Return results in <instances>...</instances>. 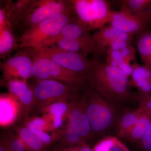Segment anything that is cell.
<instances>
[{
	"label": "cell",
	"instance_id": "6da1fadb",
	"mask_svg": "<svg viewBox=\"0 0 151 151\" xmlns=\"http://www.w3.org/2000/svg\"><path fill=\"white\" fill-rule=\"evenodd\" d=\"M91 62V69L85 75L90 88L113 102H129L135 97L130 91L129 77L120 68L102 62L96 56Z\"/></svg>",
	"mask_w": 151,
	"mask_h": 151
},
{
	"label": "cell",
	"instance_id": "7a4b0ae2",
	"mask_svg": "<svg viewBox=\"0 0 151 151\" xmlns=\"http://www.w3.org/2000/svg\"><path fill=\"white\" fill-rule=\"evenodd\" d=\"M73 9L70 1H22L15 13L14 24H17L22 25L26 30L46 19Z\"/></svg>",
	"mask_w": 151,
	"mask_h": 151
},
{
	"label": "cell",
	"instance_id": "3957f363",
	"mask_svg": "<svg viewBox=\"0 0 151 151\" xmlns=\"http://www.w3.org/2000/svg\"><path fill=\"white\" fill-rule=\"evenodd\" d=\"M86 110L93 137H98L108 132L118 121L119 117L112 101L103 98L94 89H85Z\"/></svg>",
	"mask_w": 151,
	"mask_h": 151
},
{
	"label": "cell",
	"instance_id": "277c9868",
	"mask_svg": "<svg viewBox=\"0 0 151 151\" xmlns=\"http://www.w3.org/2000/svg\"><path fill=\"white\" fill-rule=\"evenodd\" d=\"M74 9L58 14L33 25L25 31L18 40L19 47H38L56 36L68 22L77 18Z\"/></svg>",
	"mask_w": 151,
	"mask_h": 151
},
{
	"label": "cell",
	"instance_id": "5b68a950",
	"mask_svg": "<svg viewBox=\"0 0 151 151\" xmlns=\"http://www.w3.org/2000/svg\"><path fill=\"white\" fill-rule=\"evenodd\" d=\"M32 87L35 97L33 109L39 111L54 102L76 100L80 96L79 90L82 89L48 79L35 80Z\"/></svg>",
	"mask_w": 151,
	"mask_h": 151
},
{
	"label": "cell",
	"instance_id": "8992f818",
	"mask_svg": "<svg viewBox=\"0 0 151 151\" xmlns=\"http://www.w3.org/2000/svg\"><path fill=\"white\" fill-rule=\"evenodd\" d=\"M33 67L32 77L35 80L48 79L69 85L85 88V76L81 73L68 70L44 58L31 55Z\"/></svg>",
	"mask_w": 151,
	"mask_h": 151
},
{
	"label": "cell",
	"instance_id": "52a82bcc",
	"mask_svg": "<svg viewBox=\"0 0 151 151\" xmlns=\"http://www.w3.org/2000/svg\"><path fill=\"white\" fill-rule=\"evenodd\" d=\"M31 55L44 58L66 69L86 75L91 68V60L81 52L68 51L55 46L27 48Z\"/></svg>",
	"mask_w": 151,
	"mask_h": 151
},
{
	"label": "cell",
	"instance_id": "ba28073f",
	"mask_svg": "<svg viewBox=\"0 0 151 151\" xmlns=\"http://www.w3.org/2000/svg\"><path fill=\"white\" fill-rule=\"evenodd\" d=\"M78 19L89 31L100 29L108 23L111 11L105 0H69Z\"/></svg>",
	"mask_w": 151,
	"mask_h": 151
},
{
	"label": "cell",
	"instance_id": "9c48e42d",
	"mask_svg": "<svg viewBox=\"0 0 151 151\" xmlns=\"http://www.w3.org/2000/svg\"><path fill=\"white\" fill-rule=\"evenodd\" d=\"M151 16L134 13L125 8L111 11L108 24L128 34L137 35L149 28Z\"/></svg>",
	"mask_w": 151,
	"mask_h": 151
},
{
	"label": "cell",
	"instance_id": "30bf717a",
	"mask_svg": "<svg viewBox=\"0 0 151 151\" xmlns=\"http://www.w3.org/2000/svg\"><path fill=\"white\" fill-rule=\"evenodd\" d=\"M1 63L5 81L17 78L27 79L32 76V58L27 49Z\"/></svg>",
	"mask_w": 151,
	"mask_h": 151
},
{
	"label": "cell",
	"instance_id": "8fae6325",
	"mask_svg": "<svg viewBox=\"0 0 151 151\" xmlns=\"http://www.w3.org/2000/svg\"><path fill=\"white\" fill-rule=\"evenodd\" d=\"M9 94L19 103L24 112L27 113L33 110L35 97L32 86H29L27 79L14 78L6 81Z\"/></svg>",
	"mask_w": 151,
	"mask_h": 151
},
{
	"label": "cell",
	"instance_id": "7c38bea8",
	"mask_svg": "<svg viewBox=\"0 0 151 151\" xmlns=\"http://www.w3.org/2000/svg\"><path fill=\"white\" fill-rule=\"evenodd\" d=\"M134 36L128 34L112 26L111 25H105L92 35V38L95 44L94 56L106 52V49L111 42L116 39L125 40L133 41Z\"/></svg>",
	"mask_w": 151,
	"mask_h": 151
},
{
	"label": "cell",
	"instance_id": "4fadbf2b",
	"mask_svg": "<svg viewBox=\"0 0 151 151\" xmlns=\"http://www.w3.org/2000/svg\"><path fill=\"white\" fill-rule=\"evenodd\" d=\"M71 106V101H58L47 105L40 111L51 121L57 132H61L62 131L59 130L67 121Z\"/></svg>",
	"mask_w": 151,
	"mask_h": 151
},
{
	"label": "cell",
	"instance_id": "5bb4252c",
	"mask_svg": "<svg viewBox=\"0 0 151 151\" xmlns=\"http://www.w3.org/2000/svg\"><path fill=\"white\" fill-rule=\"evenodd\" d=\"M133 73L129 79L130 87H137V96L142 97L151 94V68L145 65L134 63Z\"/></svg>",
	"mask_w": 151,
	"mask_h": 151
},
{
	"label": "cell",
	"instance_id": "9a60e30c",
	"mask_svg": "<svg viewBox=\"0 0 151 151\" xmlns=\"http://www.w3.org/2000/svg\"><path fill=\"white\" fill-rule=\"evenodd\" d=\"M52 45L68 51L81 52L87 56L89 53H94L95 49V44L90 34L76 38L62 39Z\"/></svg>",
	"mask_w": 151,
	"mask_h": 151
},
{
	"label": "cell",
	"instance_id": "2e32d148",
	"mask_svg": "<svg viewBox=\"0 0 151 151\" xmlns=\"http://www.w3.org/2000/svg\"><path fill=\"white\" fill-rule=\"evenodd\" d=\"M89 35H90L89 30L77 17L68 22L56 36L47 41L40 47L52 46L62 39L76 38Z\"/></svg>",
	"mask_w": 151,
	"mask_h": 151
},
{
	"label": "cell",
	"instance_id": "e0dca14e",
	"mask_svg": "<svg viewBox=\"0 0 151 151\" xmlns=\"http://www.w3.org/2000/svg\"><path fill=\"white\" fill-rule=\"evenodd\" d=\"M151 124V115L142 112L137 122L123 139L130 142L137 144L145 134Z\"/></svg>",
	"mask_w": 151,
	"mask_h": 151
},
{
	"label": "cell",
	"instance_id": "ac0fdd59",
	"mask_svg": "<svg viewBox=\"0 0 151 151\" xmlns=\"http://www.w3.org/2000/svg\"><path fill=\"white\" fill-rule=\"evenodd\" d=\"M17 134L24 142L29 151H50L49 147L23 124L16 129Z\"/></svg>",
	"mask_w": 151,
	"mask_h": 151
},
{
	"label": "cell",
	"instance_id": "d6986e66",
	"mask_svg": "<svg viewBox=\"0 0 151 151\" xmlns=\"http://www.w3.org/2000/svg\"><path fill=\"white\" fill-rule=\"evenodd\" d=\"M135 41L142 62L151 68V29L137 35Z\"/></svg>",
	"mask_w": 151,
	"mask_h": 151
},
{
	"label": "cell",
	"instance_id": "ffe728a7",
	"mask_svg": "<svg viewBox=\"0 0 151 151\" xmlns=\"http://www.w3.org/2000/svg\"><path fill=\"white\" fill-rule=\"evenodd\" d=\"M142 112L137 108V109H129L126 110L119 117L118 125V136L123 139L124 136L129 132L140 117Z\"/></svg>",
	"mask_w": 151,
	"mask_h": 151
},
{
	"label": "cell",
	"instance_id": "44dd1931",
	"mask_svg": "<svg viewBox=\"0 0 151 151\" xmlns=\"http://www.w3.org/2000/svg\"><path fill=\"white\" fill-rule=\"evenodd\" d=\"M26 116L23 124L49 147L59 142L61 138L62 132L57 134L48 133L36 124L28 116Z\"/></svg>",
	"mask_w": 151,
	"mask_h": 151
},
{
	"label": "cell",
	"instance_id": "7402d4cb",
	"mask_svg": "<svg viewBox=\"0 0 151 151\" xmlns=\"http://www.w3.org/2000/svg\"><path fill=\"white\" fill-rule=\"evenodd\" d=\"M12 27L6 25L0 29V55L5 57L15 46L16 39L12 31Z\"/></svg>",
	"mask_w": 151,
	"mask_h": 151
},
{
	"label": "cell",
	"instance_id": "603a6c76",
	"mask_svg": "<svg viewBox=\"0 0 151 151\" xmlns=\"http://www.w3.org/2000/svg\"><path fill=\"white\" fill-rule=\"evenodd\" d=\"M122 8H125L134 13L151 16V0L119 1Z\"/></svg>",
	"mask_w": 151,
	"mask_h": 151
},
{
	"label": "cell",
	"instance_id": "cb8c5ba5",
	"mask_svg": "<svg viewBox=\"0 0 151 151\" xmlns=\"http://www.w3.org/2000/svg\"><path fill=\"white\" fill-rule=\"evenodd\" d=\"M12 151H29L24 142L17 133L8 132L3 133Z\"/></svg>",
	"mask_w": 151,
	"mask_h": 151
},
{
	"label": "cell",
	"instance_id": "d4e9b609",
	"mask_svg": "<svg viewBox=\"0 0 151 151\" xmlns=\"http://www.w3.org/2000/svg\"><path fill=\"white\" fill-rule=\"evenodd\" d=\"M118 139L115 137H105L98 141L92 148V151H110Z\"/></svg>",
	"mask_w": 151,
	"mask_h": 151
},
{
	"label": "cell",
	"instance_id": "484cf974",
	"mask_svg": "<svg viewBox=\"0 0 151 151\" xmlns=\"http://www.w3.org/2000/svg\"><path fill=\"white\" fill-rule=\"evenodd\" d=\"M136 97L139 102L138 108L141 112L151 116V94L145 96Z\"/></svg>",
	"mask_w": 151,
	"mask_h": 151
},
{
	"label": "cell",
	"instance_id": "4316f807",
	"mask_svg": "<svg viewBox=\"0 0 151 151\" xmlns=\"http://www.w3.org/2000/svg\"><path fill=\"white\" fill-rule=\"evenodd\" d=\"M137 145L139 151H151V124L142 139Z\"/></svg>",
	"mask_w": 151,
	"mask_h": 151
},
{
	"label": "cell",
	"instance_id": "83f0119b",
	"mask_svg": "<svg viewBox=\"0 0 151 151\" xmlns=\"http://www.w3.org/2000/svg\"><path fill=\"white\" fill-rule=\"evenodd\" d=\"M133 41L125 40L119 39L115 40L111 42L108 45L106 50H122L125 47L129 46V45H132Z\"/></svg>",
	"mask_w": 151,
	"mask_h": 151
},
{
	"label": "cell",
	"instance_id": "f1b7e54d",
	"mask_svg": "<svg viewBox=\"0 0 151 151\" xmlns=\"http://www.w3.org/2000/svg\"><path fill=\"white\" fill-rule=\"evenodd\" d=\"M124 57V61L126 62L129 63L133 61L134 63L137 62L136 60V48L133 45H130L121 50Z\"/></svg>",
	"mask_w": 151,
	"mask_h": 151
},
{
	"label": "cell",
	"instance_id": "f546056e",
	"mask_svg": "<svg viewBox=\"0 0 151 151\" xmlns=\"http://www.w3.org/2000/svg\"><path fill=\"white\" fill-rule=\"evenodd\" d=\"M50 151H92L89 145L73 147H58L55 145Z\"/></svg>",
	"mask_w": 151,
	"mask_h": 151
},
{
	"label": "cell",
	"instance_id": "4dcf8cb0",
	"mask_svg": "<svg viewBox=\"0 0 151 151\" xmlns=\"http://www.w3.org/2000/svg\"><path fill=\"white\" fill-rule=\"evenodd\" d=\"M118 68H120L125 74L128 76L131 77L134 70V68L132 64L123 61L119 63Z\"/></svg>",
	"mask_w": 151,
	"mask_h": 151
},
{
	"label": "cell",
	"instance_id": "1f68e13d",
	"mask_svg": "<svg viewBox=\"0 0 151 151\" xmlns=\"http://www.w3.org/2000/svg\"><path fill=\"white\" fill-rule=\"evenodd\" d=\"M107 56L115 60L119 63L124 61V57L121 50H106Z\"/></svg>",
	"mask_w": 151,
	"mask_h": 151
},
{
	"label": "cell",
	"instance_id": "d6a6232c",
	"mask_svg": "<svg viewBox=\"0 0 151 151\" xmlns=\"http://www.w3.org/2000/svg\"><path fill=\"white\" fill-rule=\"evenodd\" d=\"M110 151H131L127 148V147L123 144L119 139L111 148Z\"/></svg>",
	"mask_w": 151,
	"mask_h": 151
},
{
	"label": "cell",
	"instance_id": "836d02e7",
	"mask_svg": "<svg viewBox=\"0 0 151 151\" xmlns=\"http://www.w3.org/2000/svg\"><path fill=\"white\" fill-rule=\"evenodd\" d=\"M0 151H12L3 133L0 137Z\"/></svg>",
	"mask_w": 151,
	"mask_h": 151
},
{
	"label": "cell",
	"instance_id": "e575fe53",
	"mask_svg": "<svg viewBox=\"0 0 151 151\" xmlns=\"http://www.w3.org/2000/svg\"><path fill=\"white\" fill-rule=\"evenodd\" d=\"M106 63L108 65H111V66H115V67H118L119 66V63H120L116 61L115 60L112 59L111 58L108 56H106Z\"/></svg>",
	"mask_w": 151,
	"mask_h": 151
},
{
	"label": "cell",
	"instance_id": "d590c367",
	"mask_svg": "<svg viewBox=\"0 0 151 151\" xmlns=\"http://www.w3.org/2000/svg\"><path fill=\"white\" fill-rule=\"evenodd\" d=\"M150 24H151V18L150 21Z\"/></svg>",
	"mask_w": 151,
	"mask_h": 151
}]
</instances>
